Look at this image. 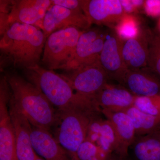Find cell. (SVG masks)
Returning a JSON list of instances; mask_svg holds the SVG:
<instances>
[{"mask_svg": "<svg viewBox=\"0 0 160 160\" xmlns=\"http://www.w3.org/2000/svg\"><path fill=\"white\" fill-rule=\"evenodd\" d=\"M158 35L160 36V17L159 18V19L158 20L157 24L155 28V32Z\"/></svg>", "mask_w": 160, "mask_h": 160, "instance_id": "4dcf8cb0", "label": "cell"}, {"mask_svg": "<svg viewBox=\"0 0 160 160\" xmlns=\"http://www.w3.org/2000/svg\"><path fill=\"white\" fill-rule=\"evenodd\" d=\"M121 4L125 12L127 14H133L132 13H138L139 11L132 3L131 1L120 0Z\"/></svg>", "mask_w": 160, "mask_h": 160, "instance_id": "83f0119b", "label": "cell"}, {"mask_svg": "<svg viewBox=\"0 0 160 160\" xmlns=\"http://www.w3.org/2000/svg\"><path fill=\"white\" fill-rule=\"evenodd\" d=\"M152 32L148 29H142L137 36L123 41V57L128 70L147 67Z\"/></svg>", "mask_w": 160, "mask_h": 160, "instance_id": "5bb4252c", "label": "cell"}, {"mask_svg": "<svg viewBox=\"0 0 160 160\" xmlns=\"http://www.w3.org/2000/svg\"><path fill=\"white\" fill-rule=\"evenodd\" d=\"M60 75L78 94L94 100L109 80L100 62L63 71Z\"/></svg>", "mask_w": 160, "mask_h": 160, "instance_id": "8992f818", "label": "cell"}, {"mask_svg": "<svg viewBox=\"0 0 160 160\" xmlns=\"http://www.w3.org/2000/svg\"><path fill=\"white\" fill-rule=\"evenodd\" d=\"M102 110L72 109L57 112L59 127L54 138L66 149L73 160H78L76 153L80 145L86 140L91 122L101 116Z\"/></svg>", "mask_w": 160, "mask_h": 160, "instance_id": "277c9868", "label": "cell"}, {"mask_svg": "<svg viewBox=\"0 0 160 160\" xmlns=\"http://www.w3.org/2000/svg\"><path fill=\"white\" fill-rule=\"evenodd\" d=\"M91 26L83 10L52 5L44 18L43 32L47 38L51 33L61 29L76 27L86 30Z\"/></svg>", "mask_w": 160, "mask_h": 160, "instance_id": "8fae6325", "label": "cell"}, {"mask_svg": "<svg viewBox=\"0 0 160 160\" xmlns=\"http://www.w3.org/2000/svg\"><path fill=\"white\" fill-rule=\"evenodd\" d=\"M143 9L146 14L152 18L160 17V0L145 1Z\"/></svg>", "mask_w": 160, "mask_h": 160, "instance_id": "484cf974", "label": "cell"}, {"mask_svg": "<svg viewBox=\"0 0 160 160\" xmlns=\"http://www.w3.org/2000/svg\"><path fill=\"white\" fill-rule=\"evenodd\" d=\"M152 133L154 134L156 136H157L158 138H159L160 139V126H159L158 128L154 132Z\"/></svg>", "mask_w": 160, "mask_h": 160, "instance_id": "1f68e13d", "label": "cell"}, {"mask_svg": "<svg viewBox=\"0 0 160 160\" xmlns=\"http://www.w3.org/2000/svg\"><path fill=\"white\" fill-rule=\"evenodd\" d=\"M83 12L91 25L114 29L126 12L119 0H81Z\"/></svg>", "mask_w": 160, "mask_h": 160, "instance_id": "30bf717a", "label": "cell"}, {"mask_svg": "<svg viewBox=\"0 0 160 160\" xmlns=\"http://www.w3.org/2000/svg\"><path fill=\"white\" fill-rule=\"evenodd\" d=\"M84 30L70 27L51 33L46 39L42 62L49 70L66 71L74 58L78 41Z\"/></svg>", "mask_w": 160, "mask_h": 160, "instance_id": "5b68a950", "label": "cell"}, {"mask_svg": "<svg viewBox=\"0 0 160 160\" xmlns=\"http://www.w3.org/2000/svg\"><path fill=\"white\" fill-rule=\"evenodd\" d=\"M131 146L138 160H160V139L152 133L136 137Z\"/></svg>", "mask_w": 160, "mask_h": 160, "instance_id": "d6986e66", "label": "cell"}, {"mask_svg": "<svg viewBox=\"0 0 160 160\" xmlns=\"http://www.w3.org/2000/svg\"><path fill=\"white\" fill-rule=\"evenodd\" d=\"M9 112L13 126L15 148L18 160H35L36 153L32 144L31 124L11 98Z\"/></svg>", "mask_w": 160, "mask_h": 160, "instance_id": "7c38bea8", "label": "cell"}, {"mask_svg": "<svg viewBox=\"0 0 160 160\" xmlns=\"http://www.w3.org/2000/svg\"><path fill=\"white\" fill-rule=\"evenodd\" d=\"M51 5V0L12 1L9 24L11 26L14 23H20L34 26L44 20Z\"/></svg>", "mask_w": 160, "mask_h": 160, "instance_id": "4fadbf2b", "label": "cell"}, {"mask_svg": "<svg viewBox=\"0 0 160 160\" xmlns=\"http://www.w3.org/2000/svg\"><path fill=\"white\" fill-rule=\"evenodd\" d=\"M133 106L144 113L160 118V95L136 96Z\"/></svg>", "mask_w": 160, "mask_h": 160, "instance_id": "603a6c76", "label": "cell"}, {"mask_svg": "<svg viewBox=\"0 0 160 160\" xmlns=\"http://www.w3.org/2000/svg\"><path fill=\"white\" fill-rule=\"evenodd\" d=\"M106 160H129L127 157H123L117 154L115 152H112L108 155Z\"/></svg>", "mask_w": 160, "mask_h": 160, "instance_id": "f1b7e54d", "label": "cell"}, {"mask_svg": "<svg viewBox=\"0 0 160 160\" xmlns=\"http://www.w3.org/2000/svg\"><path fill=\"white\" fill-rule=\"evenodd\" d=\"M123 42L115 29L109 28L99 58L100 64L109 79L122 85L128 70L123 57Z\"/></svg>", "mask_w": 160, "mask_h": 160, "instance_id": "9c48e42d", "label": "cell"}, {"mask_svg": "<svg viewBox=\"0 0 160 160\" xmlns=\"http://www.w3.org/2000/svg\"><path fill=\"white\" fill-rule=\"evenodd\" d=\"M147 66L160 76V36L152 32L149 43Z\"/></svg>", "mask_w": 160, "mask_h": 160, "instance_id": "cb8c5ba5", "label": "cell"}, {"mask_svg": "<svg viewBox=\"0 0 160 160\" xmlns=\"http://www.w3.org/2000/svg\"><path fill=\"white\" fill-rule=\"evenodd\" d=\"M30 138L34 151L46 160H73L48 130L32 126Z\"/></svg>", "mask_w": 160, "mask_h": 160, "instance_id": "e0dca14e", "label": "cell"}, {"mask_svg": "<svg viewBox=\"0 0 160 160\" xmlns=\"http://www.w3.org/2000/svg\"><path fill=\"white\" fill-rule=\"evenodd\" d=\"M52 5H57L72 10H82L81 0H52Z\"/></svg>", "mask_w": 160, "mask_h": 160, "instance_id": "4316f807", "label": "cell"}, {"mask_svg": "<svg viewBox=\"0 0 160 160\" xmlns=\"http://www.w3.org/2000/svg\"><path fill=\"white\" fill-rule=\"evenodd\" d=\"M108 155L109 154L102 151L99 154L87 160H106Z\"/></svg>", "mask_w": 160, "mask_h": 160, "instance_id": "f546056e", "label": "cell"}, {"mask_svg": "<svg viewBox=\"0 0 160 160\" xmlns=\"http://www.w3.org/2000/svg\"><path fill=\"white\" fill-rule=\"evenodd\" d=\"M149 68L128 70L122 86L136 96L160 95V81Z\"/></svg>", "mask_w": 160, "mask_h": 160, "instance_id": "9a60e30c", "label": "cell"}, {"mask_svg": "<svg viewBox=\"0 0 160 160\" xmlns=\"http://www.w3.org/2000/svg\"><path fill=\"white\" fill-rule=\"evenodd\" d=\"M102 114L111 123L117 135L118 148L116 153L128 157V149L136 138L135 130L130 118L123 112L102 109Z\"/></svg>", "mask_w": 160, "mask_h": 160, "instance_id": "ac0fdd59", "label": "cell"}, {"mask_svg": "<svg viewBox=\"0 0 160 160\" xmlns=\"http://www.w3.org/2000/svg\"><path fill=\"white\" fill-rule=\"evenodd\" d=\"M123 112H126L132 121L136 137L152 133L160 126V118L144 113L134 106L130 107Z\"/></svg>", "mask_w": 160, "mask_h": 160, "instance_id": "ffe728a7", "label": "cell"}, {"mask_svg": "<svg viewBox=\"0 0 160 160\" xmlns=\"http://www.w3.org/2000/svg\"><path fill=\"white\" fill-rule=\"evenodd\" d=\"M107 31L98 26L84 30L78 41L73 60L64 71L99 62Z\"/></svg>", "mask_w": 160, "mask_h": 160, "instance_id": "ba28073f", "label": "cell"}, {"mask_svg": "<svg viewBox=\"0 0 160 160\" xmlns=\"http://www.w3.org/2000/svg\"><path fill=\"white\" fill-rule=\"evenodd\" d=\"M114 29L123 41H126L137 36L142 29L137 17L126 13Z\"/></svg>", "mask_w": 160, "mask_h": 160, "instance_id": "7402d4cb", "label": "cell"}, {"mask_svg": "<svg viewBox=\"0 0 160 160\" xmlns=\"http://www.w3.org/2000/svg\"><path fill=\"white\" fill-rule=\"evenodd\" d=\"M35 160H44L43 159L39 157L37 155H36V156L35 159Z\"/></svg>", "mask_w": 160, "mask_h": 160, "instance_id": "d6a6232c", "label": "cell"}, {"mask_svg": "<svg viewBox=\"0 0 160 160\" xmlns=\"http://www.w3.org/2000/svg\"><path fill=\"white\" fill-rule=\"evenodd\" d=\"M102 151L95 143L86 138L78 148L77 158L78 160H87Z\"/></svg>", "mask_w": 160, "mask_h": 160, "instance_id": "d4e9b609", "label": "cell"}, {"mask_svg": "<svg viewBox=\"0 0 160 160\" xmlns=\"http://www.w3.org/2000/svg\"><path fill=\"white\" fill-rule=\"evenodd\" d=\"M136 97L122 85L108 83L95 99L101 109L118 112L133 106Z\"/></svg>", "mask_w": 160, "mask_h": 160, "instance_id": "2e32d148", "label": "cell"}, {"mask_svg": "<svg viewBox=\"0 0 160 160\" xmlns=\"http://www.w3.org/2000/svg\"><path fill=\"white\" fill-rule=\"evenodd\" d=\"M11 89L5 75L0 81V160H18L13 126L8 110Z\"/></svg>", "mask_w": 160, "mask_h": 160, "instance_id": "52a82bcc", "label": "cell"}, {"mask_svg": "<svg viewBox=\"0 0 160 160\" xmlns=\"http://www.w3.org/2000/svg\"><path fill=\"white\" fill-rule=\"evenodd\" d=\"M26 79L33 84L58 110L102 109L95 100L78 94L60 74L39 65L24 70Z\"/></svg>", "mask_w": 160, "mask_h": 160, "instance_id": "7a4b0ae2", "label": "cell"}, {"mask_svg": "<svg viewBox=\"0 0 160 160\" xmlns=\"http://www.w3.org/2000/svg\"><path fill=\"white\" fill-rule=\"evenodd\" d=\"M46 39L44 32L36 26L13 23L1 36L2 61L24 70L39 65Z\"/></svg>", "mask_w": 160, "mask_h": 160, "instance_id": "6da1fadb", "label": "cell"}, {"mask_svg": "<svg viewBox=\"0 0 160 160\" xmlns=\"http://www.w3.org/2000/svg\"><path fill=\"white\" fill-rule=\"evenodd\" d=\"M96 144L107 154L117 152L118 148L117 137L113 126L109 120H103L99 137Z\"/></svg>", "mask_w": 160, "mask_h": 160, "instance_id": "44dd1931", "label": "cell"}, {"mask_svg": "<svg viewBox=\"0 0 160 160\" xmlns=\"http://www.w3.org/2000/svg\"><path fill=\"white\" fill-rule=\"evenodd\" d=\"M11 98L32 126L49 131L57 121V112L37 87L15 72L5 74Z\"/></svg>", "mask_w": 160, "mask_h": 160, "instance_id": "3957f363", "label": "cell"}]
</instances>
